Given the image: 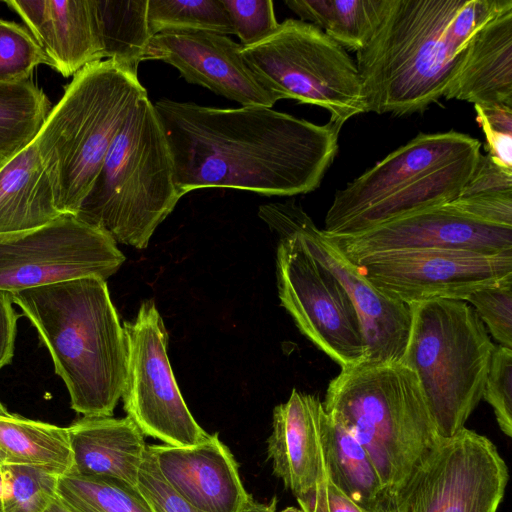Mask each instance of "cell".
I'll use <instances>...</instances> for the list:
<instances>
[{"label":"cell","mask_w":512,"mask_h":512,"mask_svg":"<svg viewBox=\"0 0 512 512\" xmlns=\"http://www.w3.org/2000/svg\"><path fill=\"white\" fill-rule=\"evenodd\" d=\"M154 105L181 196L232 188L265 196L317 189L338 151L341 127L264 106L215 108L161 99Z\"/></svg>","instance_id":"6da1fadb"},{"label":"cell","mask_w":512,"mask_h":512,"mask_svg":"<svg viewBox=\"0 0 512 512\" xmlns=\"http://www.w3.org/2000/svg\"><path fill=\"white\" fill-rule=\"evenodd\" d=\"M512 0H389L356 52L366 112L405 116L444 97L472 36Z\"/></svg>","instance_id":"7a4b0ae2"},{"label":"cell","mask_w":512,"mask_h":512,"mask_svg":"<svg viewBox=\"0 0 512 512\" xmlns=\"http://www.w3.org/2000/svg\"><path fill=\"white\" fill-rule=\"evenodd\" d=\"M11 298L50 353L71 408L83 417L112 416L123 392L127 354L106 280L76 278Z\"/></svg>","instance_id":"3957f363"},{"label":"cell","mask_w":512,"mask_h":512,"mask_svg":"<svg viewBox=\"0 0 512 512\" xmlns=\"http://www.w3.org/2000/svg\"><path fill=\"white\" fill-rule=\"evenodd\" d=\"M137 71L112 59L85 66L36 136L62 215H76L121 126L147 96Z\"/></svg>","instance_id":"277c9868"},{"label":"cell","mask_w":512,"mask_h":512,"mask_svg":"<svg viewBox=\"0 0 512 512\" xmlns=\"http://www.w3.org/2000/svg\"><path fill=\"white\" fill-rule=\"evenodd\" d=\"M480 142L454 130L418 134L337 190L323 232L343 237L458 198L481 155Z\"/></svg>","instance_id":"5b68a950"},{"label":"cell","mask_w":512,"mask_h":512,"mask_svg":"<svg viewBox=\"0 0 512 512\" xmlns=\"http://www.w3.org/2000/svg\"><path fill=\"white\" fill-rule=\"evenodd\" d=\"M322 403L366 450L391 499L441 439L415 373L400 362L342 368Z\"/></svg>","instance_id":"8992f818"},{"label":"cell","mask_w":512,"mask_h":512,"mask_svg":"<svg viewBox=\"0 0 512 512\" xmlns=\"http://www.w3.org/2000/svg\"><path fill=\"white\" fill-rule=\"evenodd\" d=\"M181 197L168 142L147 95L121 126L75 217L116 243L143 249Z\"/></svg>","instance_id":"52a82bcc"},{"label":"cell","mask_w":512,"mask_h":512,"mask_svg":"<svg viewBox=\"0 0 512 512\" xmlns=\"http://www.w3.org/2000/svg\"><path fill=\"white\" fill-rule=\"evenodd\" d=\"M408 306L410 331L400 363L415 373L438 436L449 438L464 428L482 399L496 345L466 301Z\"/></svg>","instance_id":"ba28073f"},{"label":"cell","mask_w":512,"mask_h":512,"mask_svg":"<svg viewBox=\"0 0 512 512\" xmlns=\"http://www.w3.org/2000/svg\"><path fill=\"white\" fill-rule=\"evenodd\" d=\"M241 54L257 82L277 101L322 107L340 127L366 112L356 63L311 23L286 19L265 40L242 47Z\"/></svg>","instance_id":"9c48e42d"},{"label":"cell","mask_w":512,"mask_h":512,"mask_svg":"<svg viewBox=\"0 0 512 512\" xmlns=\"http://www.w3.org/2000/svg\"><path fill=\"white\" fill-rule=\"evenodd\" d=\"M508 468L487 437L462 428L440 441L392 498L394 512H497Z\"/></svg>","instance_id":"30bf717a"},{"label":"cell","mask_w":512,"mask_h":512,"mask_svg":"<svg viewBox=\"0 0 512 512\" xmlns=\"http://www.w3.org/2000/svg\"><path fill=\"white\" fill-rule=\"evenodd\" d=\"M276 254L278 296L296 326L341 369L367 360V347L355 306L339 280L288 230Z\"/></svg>","instance_id":"8fae6325"},{"label":"cell","mask_w":512,"mask_h":512,"mask_svg":"<svg viewBox=\"0 0 512 512\" xmlns=\"http://www.w3.org/2000/svg\"><path fill=\"white\" fill-rule=\"evenodd\" d=\"M126 377L124 409L144 436L174 447L198 445L209 435L194 419L176 383L168 355V335L152 300L144 301L123 325Z\"/></svg>","instance_id":"7c38bea8"},{"label":"cell","mask_w":512,"mask_h":512,"mask_svg":"<svg viewBox=\"0 0 512 512\" xmlns=\"http://www.w3.org/2000/svg\"><path fill=\"white\" fill-rule=\"evenodd\" d=\"M125 261L115 240L75 216L0 234V291L10 294L82 277L106 280Z\"/></svg>","instance_id":"4fadbf2b"},{"label":"cell","mask_w":512,"mask_h":512,"mask_svg":"<svg viewBox=\"0 0 512 512\" xmlns=\"http://www.w3.org/2000/svg\"><path fill=\"white\" fill-rule=\"evenodd\" d=\"M259 217L270 227L293 232L306 251L345 288L358 313L368 362H400L409 337L411 312L407 304L377 289L360 267L294 202L259 207Z\"/></svg>","instance_id":"5bb4252c"},{"label":"cell","mask_w":512,"mask_h":512,"mask_svg":"<svg viewBox=\"0 0 512 512\" xmlns=\"http://www.w3.org/2000/svg\"><path fill=\"white\" fill-rule=\"evenodd\" d=\"M352 262L377 289L407 305L466 301L476 290L512 276V251L408 249L373 253Z\"/></svg>","instance_id":"9a60e30c"},{"label":"cell","mask_w":512,"mask_h":512,"mask_svg":"<svg viewBox=\"0 0 512 512\" xmlns=\"http://www.w3.org/2000/svg\"><path fill=\"white\" fill-rule=\"evenodd\" d=\"M329 237L351 261L373 253L408 249H455L481 254L512 251V227L479 221L451 202L406 214L354 235Z\"/></svg>","instance_id":"2e32d148"},{"label":"cell","mask_w":512,"mask_h":512,"mask_svg":"<svg viewBox=\"0 0 512 512\" xmlns=\"http://www.w3.org/2000/svg\"><path fill=\"white\" fill-rule=\"evenodd\" d=\"M241 49V44L217 33L163 32L151 37L143 61L161 60L170 64L188 83L242 106L271 108L277 100L257 82Z\"/></svg>","instance_id":"e0dca14e"},{"label":"cell","mask_w":512,"mask_h":512,"mask_svg":"<svg viewBox=\"0 0 512 512\" xmlns=\"http://www.w3.org/2000/svg\"><path fill=\"white\" fill-rule=\"evenodd\" d=\"M147 449L167 483L202 512H243L254 501L218 433L195 446L163 444L148 445Z\"/></svg>","instance_id":"ac0fdd59"},{"label":"cell","mask_w":512,"mask_h":512,"mask_svg":"<svg viewBox=\"0 0 512 512\" xmlns=\"http://www.w3.org/2000/svg\"><path fill=\"white\" fill-rule=\"evenodd\" d=\"M4 3L24 21L50 59L51 68L64 77L102 61L96 0H7Z\"/></svg>","instance_id":"d6986e66"},{"label":"cell","mask_w":512,"mask_h":512,"mask_svg":"<svg viewBox=\"0 0 512 512\" xmlns=\"http://www.w3.org/2000/svg\"><path fill=\"white\" fill-rule=\"evenodd\" d=\"M323 403L318 397L293 389L289 399L273 410L267 454L273 473L296 498H302L325 480L321 444Z\"/></svg>","instance_id":"ffe728a7"},{"label":"cell","mask_w":512,"mask_h":512,"mask_svg":"<svg viewBox=\"0 0 512 512\" xmlns=\"http://www.w3.org/2000/svg\"><path fill=\"white\" fill-rule=\"evenodd\" d=\"M444 97L512 107V6L472 36Z\"/></svg>","instance_id":"44dd1931"},{"label":"cell","mask_w":512,"mask_h":512,"mask_svg":"<svg viewBox=\"0 0 512 512\" xmlns=\"http://www.w3.org/2000/svg\"><path fill=\"white\" fill-rule=\"evenodd\" d=\"M67 429L74 471L136 487L147 445L130 417H82Z\"/></svg>","instance_id":"7402d4cb"},{"label":"cell","mask_w":512,"mask_h":512,"mask_svg":"<svg viewBox=\"0 0 512 512\" xmlns=\"http://www.w3.org/2000/svg\"><path fill=\"white\" fill-rule=\"evenodd\" d=\"M62 214L33 141L0 164V234L32 230Z\"/></svg>","instance_id":"603a6c76"},{"label":"cell","mask_w":512,"mask_h":512,"mask_svg":"<svg viewBox=\"0 0 512 512\" xmlns=\"http://www.w3.org/2000/svg\"><path fill=\"white\" fill-rule=\"evenodd\" d=\"M321 444L328 480L360 507L378 512L389 507L382 481L363 446L340 419L324 410L321 415Z\"/></svg>","instance_id":"cb8c5ba5"},{"label":"cell","mask_w":512,"mask_h":512,"mask_svg":"<svg viewBox=\"0 0 512 512\" xmlns=\"http://www.w3.org/2000/svg\"><path fill=\"white\" fill-rule=\"evenodd\" d=\"M0 461L63 475L73 468L68 429L11 413L0 401Z\"/></svg>","instance_id":"d4e9b609"},{"label":"cell","mask_w":512,"mask_h":512,"mask_svg":"<svg viewBox=\"0 0 512 512\" xmlns=\"http://www.w3.org/2000/svg\"><path fill=\"white\" fill-rule=\"evenodd\" d=\"M286 6L344 49L359 51L373 37L389 0H285Z\"/></svg>","instance_id":"484cf974"},{"label":"cell","mask_w":512,"mask_h":512,"mask_svg":"<svg viewBox=\"0 0 512 512\" xmlns=\"http://www.w3.org/2000/svg\"><path fill=\"white\" fill-rule=\"evenodd\" d=\"M52 107L30 80L0 83V164L35 140Z\"/></svg>","instance_id":"4316f807"},{"label":"cell","mask_w":512,"mask_h":512,"mask_svg":"<svg viewBox=\"0 0 512 512\" xmlns=\"http://www.w3.org/2000/svg\"><path fill=\"white\" fill-rule=\"evenodd\" d=\"M104 59L138 70L152 37L148 0H96Z\"/></svg>","instance_id":"83f0119b"},{"label":"cell","mask_w":512,"mask_h":512,"mask_svg":"<svg viewBox=\"0 0 512 512\" xmlns=\"http://www.w3.org/2000/svg\"><path fill=\"white\" fill-rule=\"evenodd\" d=\"M56 497L73 512H153L137 487L73 469L58 477Z\"/></svg>","instance_id":"f1b7e54d"},{"label":"cell","mask_w":512,"mask_h":512,"mask_svg":"<svg viewBox=\"0 0 512 512\" xmlns=\"http://www.w3.org/2000/svg\"><path fill=\"white\" fill-rule=\"evenodd\" d=\"M147 20L152 36L173 31L234 34L221 0H148Z\"/></svg>","instance_id":"f546056e"},{"label":"cell","mask_w":512,"mask_h":512,"mask_svg":"<svg viewBox=\"0 0 512 512\" xmlns=\"http://www.w3.org/2000/svg\"><path fill=\"white\" fill-rule=\"evenodd\" d=\"M4 512H44L56 497L58 475L41 468L5 465Z\"/></svg>","instance_id":"4dcf8cb0"},{"label":"cell","mask_w":512,"mask_h":512,"mask_svg":"<svg viewBox=\"0 0 512 512\" xmlns=\"http://www.w3.org/2000/svg\"><path fill=\"white\" fill-rule=\"evenodd\" d=\"M52 66L30 31L0 19V83L29 80L38 65Z\"/></svg>","instance_id":"1f68e13d"},{"label":"cell","mask_w":512,"mask_h":512,"mask_svg":"<svg viewBox=\"0 0 512 512\" xmlns=\"http://www.w3.org/2000/svg\"><path fill=\"white\" fill-rule=\"evenodd\" d=\"M466 301L499 345L512 349V276L476 290Z\"/></svg>","instance_id":"d6a6232c"},{"label":"cell","mask_w":512,"mask_h":512,"mask_svg":"<svg viewBox=\"0 0 512 512\" xmlns=\"http://www.w3.org/2000/svg\"><path fill=\"white\" fill-rule=\"evenodd\" d=\"M242 47L271 36L279 26L271 0H221Z\"/></svg>","instance_id":"836d02e7"},{"label":"cell","mask_w":512,"mask_h":512,"mask_svg":"<svg viewBox=\"0 0 512 512\" xmlns=\"http://www.w3.org/2000/svg\"><path fill=\"white\" fill-rule=\"evenodd\" d=\"M501 431L512 436V349L497 345L492 353L483 395Z\"/></svg>","instance_id":"e575fe53"},{"label":"cell","mask_w":512,"mask_h":512,"mask_svg":"<svg viewBox=\"0 0 512 512\" xmlns=\"http://www.w3.org/2000/svg\"><path fill=\"white\" fill-rule=\"evenodd\" d=\"M474 107L477 120L486 137L487 155L500 167L512 171V107Z\"/></svg>","instance_id":"d590c367"},{"label":"cell","mask_w":512,"mask_h":512,"mask_svg":"<svg viewBox=\"0 0 512 512\" xmlns=\"http://www.w3.org/2000/svg\"><path fill=\"white\" fill-rule=\"evenodd\" d=\"M136 487L153 512H202L167 483L148 449L139 469Z\"/></svg>","instance_id":"8d00e7d4"},{"label":"cell","mask_w":512,"mask_h":512,"mask_svg":"<svg viewBox=\"0 0 512 512\" xmlns=\"http://www.w3.org/2000/svg\"><path fill=\"white\" fill-rule=\"evenodd\" d=\"M11 294L0 291V370L14 356L19 314L13 308Z\"/></svg>","instance_id":"74e56055"},{"label":"cell","mask_w":512,"mask_h":512,"mask_svg":"<svg viewBox=\"0 0 512 512\" xmlns=\"http://www.w3.org/2000/svg\"><path fill=\"white\" fill-rule=\"evenodd\" d=\"M324 494L326 512H370L346 496L327 477L324 480Z\"/></svg>","instance_id":"f35d334b"},{"label":"cell","mask_w":512,"mask_h":512,"mask_svg":"<svg viewBox=\"0 0 512 512\" xmlns=\"http://www.w3.org/2000/svg\"><path fill=\"white\" fill-rule=\"evenodd\" d=\"M300 508L305 512H326L324 481L314 491L302 498H296Z\"/></svg>","instance_id":"ab89813d"},{"label":"cell","mask_w":512,"mask_h":512,"mask_svg":"<svg viewBox=\"0 0 512 512\" xmlns=\"http://www.w3.org/2000/svg\"><path fill=\"white\" fill-rule=\"evenodd\" d=\"M276 504V497L272 498L268 504H261L253 501V503L243 512H276Z\"/></svg>","instance_id":"60d3db41"},{"label":"cell","mask_w":512,"mask_h":512,"mask_svg":"<svg viewBox=\"0 0 512 512\" xmlns=\"http://www.w3.org/2000/svg\"><path fill=\"white\" fill-rule=\"evenodd\" d=\"M44 512H73L55 497Z\"/></svg>","instance_id":"b9f144b4"},{"label":"cell","mask_w":512,"mask_h":512,"mask_svg":"<svg viewBox=\"0 0 512 512\" xmlns=\"http://www.w3.org/2000/svg\"><path fill=\"white\" fill-rule=\"evenodd\" d=\"M4 493H5V474H4L3 464L0 463V507H2Z\"/></svg>","instance_id":"7bdbcfd3"},{"label":"cell","mask_w":512,"mask_h":512,"mask_svg":"<svg viewBox=\"0 0 512 512\" xmlns=\"http://www.w3.org/2000/svg\"><path fill=\"white\" fill-rule=\"evenodd\" d=\"M281 512H305V511L301 508L287 507L284 510H282Z\"/></svg>","instance_id":"ee69618b"},{"label":"cell","mask_w":512,"mask_h":512,"mask_svg":"<svg viewBox=\"0 0 512 512\" xmlns=\"http://www.w3.org/2000/svg\"><path fill=\"white\" fill-rule=\"evenodd\" d=\"M378 512H394L393 507H392V503H391V505L389 507H387V508H385L383 510H380Z\"/></svg>","instance_id":"f6af8a7d"},{"label":"cell","mask_w":512,"mask_h":512,"mask_svg":"<svg viewBox=\"0 0 512 512\" xmlns=\"http://www.w3.org/2000/svg\"><path fill=\"white\" fill-rule=\"evenodd\" d=\"M0 512H4V511H3V509H2V507H0Z\"/></svg>","instance_id":"bcb514c9"},{"label":"cell","mask_w":512,"mask_h":512,"mask_svg":"<svg viewBox=\"0 0 512 512\" xmlns=\"http://www.w3.org/2000/svg\"><path fill=\"white\" fill-rule=\"evenodd\" d=\"M0 463H1V461H0ZM1 464H2V463H1Z\"/></svg>","instance_id":"7dc6e473"}]
</instances>
